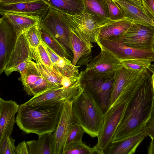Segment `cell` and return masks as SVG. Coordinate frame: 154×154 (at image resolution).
Returning <instances> with one entry per match:
<instances>
[{
    "instance_id": "cell-30",
    "label": "cell",
    "mask_w": 154,
    "mask_h": 154,
    "mask_svg": "<svg viewBox=\"0 0 154 154\" xmlns=\"http://www.w3.org/2000/svg\"><path fill=\"white\" fill-rule=\"evenodd\" d=\"M63 154H99V153L94 146L91 147L82 141L66 145Z\"/></svg>"
},
{
    "instance_id": "cell-22",
    "label": "cell",
    "mask_w": 154,
    "mask_h": 154,
    "mask_svg": "<svg viewBox=\"0 0 154 154\" xmlns=\"http://www.w3.org/2000/svg\"><path fill=\"white\" fill-rule=\"evenodd\" d=\"M50 57L53 67L61 74L66 76H79V66H74L72 61L57 55L42 40Z\"/></svg>"
},
{
    "instance_id": "cell-26",
    "label": "cell",
    "mask_w": 154,
    "mask_h": 154,
    "mask_svg": "<svg viewBox=\"0 0 154 154\" xmlns=\"http://www.w3.org/2000/svg\"><path fill=\"white\" fill-rule=\"evenodd\" d=\"M50 7L68 15L82 13L85 10L84 0H42Z\"/></svg>"
},
{
    "instance_id": "cell-35",
    "label": "cell",
    "mask_w": 154,
    "mask_h": 154,
    "mask_svg": "<svg viewBox=\"0 0 154 154\" xmlns=\"http://www.w3.org/2000/svg\"><path fill=\"white\" fill-rule=\"evenodd\" d=\"M15 140L10 136L0 144V154H16Z\"/></svg>"
},
{
    "instance_id": "cell-27",
    "label": "cell",
    "mask_w": 154,
    "mask_h": 154,
    "mask_svg": "<svg viewBox=\"0 0 154 154\" xmlns=\"http://www.w3.org/2000/svg\"><path fill=\"white\" fill-rule=\"evenodd\" d=\"M85 10L104 19H110L106 0H84Z\"/></svg>"
},
{
    "instance_id": "cell-31",
    "label": "cell",
    "mask_w": 154,
    "mask_h": 154,
    "mask_svg": "<svg viewBox=\"0 0 154 154\" xmlns=\"http://www.w3.org/2000/svg\"><path fill=\"white\" fill-rule=\"evenodd\" d=\"M122 65L127 69L133 70H143L148 69L152 62L144 58H136L121 60Z\"/></svg>"
},
{
    "instance_id": "cell-18",
    "label": "cell",
    "mask_w": 154,
    "mask_h": 154,
    "mask_svg": "<svg viewBox=\"0 0 154 154\" xmlns=\"http://www.w3.org/2000/svg\"><path fill=\"white\" fill-rule=\"evenodd\" d=\"M144 70L130 69L122 66L116 71L114 76L110 106L122 92L134 84Z\"/></svg>"
},
{
    "instance_id": "cell-5",
    "label": "cell",
    "mask_w": 154,
    "mask_h": 154,
    "mask_svg": "<svg viewBox=\"0 0 154 154\" xmlns=\"http://www.w3.org/2000/svg\"><path fill=\"white\" fill-rule=\"evenodd\" d=\"M39 26L42 30L64 47L72 60L71 29L66 14L50 7L45 16L41 20Z\"/></svg>"
},
{
    "instance_id": "cell-3",
    "label": "cell",
    "mask_w": 154,
    "mask_h": 154,
    "mask_svg": "<svg viewBox=\"0 0 154 154\" xmlns=\"http://www.w3.org/2000/svg\"><path fill=\"white\" fill-rule=\"evenodd\" d=\"M72 110L77 122L85 133L97 137L103 123L104 113L92 95L85 88L73 101Z\"/></svg>"
},
{
    "instance_id": "cell-32",
    "label": "cell",
    "mask_w": 154,
    "mask_h": 154,
    "mask_svg": "<svg viewBox=\"0 0 154 154\" xmlns=\"http://www.w3.org/2000/svg\"><path fill=\"white\" fill-rule=\"evenodd\" d=\"M24 33L30 46L33 48H37L42 41L39 24L32 27Z\"/></svg>"
},
{
    "instance_id": "cell-13",
    "label": "cell",
    "mask_w": 154,
    "mask_h": 154,
    "mask_svg": "<svg viewBox=\"0 0 154 154\" xmlns=\"http://www.w3.org/2000/svg\"><path fill=\"white\" fill-rule=\"evenodd\" d=\"M119 37L128 46L152 49L154 27L146 26L133 21L127 31Z\"/></svg>"
},
{
    "instance_id": "cell-38",
    "label": "cell",
    "mask_w": 154,
    "mask_h": 154,
    "mask_svg": "<svg viewBox=\"0 0 154 154\" xmlns=\"http://www.w3.org/2000/svg\"><path fill=\"white\" fill-rule=\"evenodd\" d=\"M142 4L149 15L154 20V0H142Z\"/></svg>"
},
{
    "instance_id": "cell-15",
    "label": "cell",
    "mask_w": 154,
    "mask_h": 154,
    "mask_svg": "<svg viewBox=\"0 0 154 154\" xmlns=\"http://www.w3.org/2000/svg\"><path fill=\"white\" fill-rule=\"evenodd\" d=\"M34 62L31 60L24 72L20 75L23 89L27 94L33 96L48 89L58 87L42 76Z\"/></svg>"
},
{
    "instance_id": "cell-23",
    "label": "cell",
    "mask_w": 154,
    "mask_h": 154,
    "mask_svg": "<svg viewBox=\"0 0 154 154\" xmlns=\"http://www.w3.org/2000/svg\"><path fill=\"white\" fill-rule=\"evenodd\" d=\"M2 15L12 24L18 37L32 27L39 24L41 20L38 18L13 13L6 12Z\"/></svg>"
},
{
    "instance_id": "cell-7",
    "label": "cell",
    "mask_w": 154,
    "mask_h": 154,
    "mask_svg": "<svg viewBox=\"0 0 154 154\" xmlns=\"http://www.w3.org/2000/svg\"><path fill=\"white\" fill-rule=\"evenodd\" d=\"M84 88L80 79L78 82L67 88L56 87L47 90L23 103L32 106H55L62 101H73Z\"/></svg>"
},
{
    "instance_id": "cell-43",
    "label": "cell",
    "mask_w": 154,
    "mask_h": 154,
    "mask_svg": "<svg viewBox=\"0 0 154 154\" xmlns=\"http://www.w3.org/2000/svg\"><path fill=\"white\" fill-rule=\"evenodd\" d=\"M148 69L150 72L152 73V75H151V78L154 93V69L150 65Z\"/></svg>"
},
{
    "instance_id": "cell-6",
    "label": "cell",
    "mask_w": 154,
    "mask_h": 154,
    "mask_svg": "<svg viewBox=\"0 0 154 154\" xmlns=\"http://www.w3.org/2000/svg\"><path fill=\"white\" fill-rule=\"evenodd\" d=\"M41 60L37 48L30 46L23 33L18 37L4 72L7 76L14 71L19 72L21 75L31 60L37 63Z\"/></svg>"
},
{
    "instance_id": "cell-36",
    "label": "cell",
    "mask_w": 154,
    "mask_h": 154,
    "mask_svg": "<svg viewBox=\"0 0 154 154\" xmlns=\"http://www.w3.org/2000/svg\"><path fill=\"white\" fill-rule=\"evenodd\" d=\"M37 48L43 63L47 67L53 68L49 55L42 41Z\"/></svg>"
},
{
    "instance_id": "cell-2",
    "label": "cell",
    "mask_w": 154,
    "mask_h": 154,
    "mask_svg": "<svg viewBox=\"0 0 154 154\" xmlns=\"http://www.w3.org/2000/svg\"><path fill=\"white\" fill-rule=\"evenodd\" d=\"M64 101L53 106L21 104L16 114V123L27 134L33 133L39 136L53 133L58 123Z\"/></svg>"
},
{
    "instance_id": "cell-42",
    "label": "cell",
    "mask_w": 154,
    "mask_h": 154,
    "mask_svg": "<svg viewBox=\"0 0 154 154\" xmlns=\"http://www.w3.org/2000/svg\"><path fill=\"white\" fill-rule=\"evenodd\" d=\"M130 2H131L134 4L135 5L137 6L138 7L143 10L145 11L147 13L146 11L144 8H143L142 4V0H128Z\"/></svg>"
},
{
    "instance_id": "cell-10",
    "label": "cell",
    "mask_w": 154,
    "mask_h": 154,
    "mask_svg": "<svg viewBox=\"0 0 154 154\" xmlns=\"http://www.w3.org/2000/svg\"><path fill=\"white\" fill-rule=\"evenodd\" d=\"M97 45L100 48L107 51L119 60L144 58L154 62L152 49H140L127 46L119 37L109 38H99Z\"/></svg>"
},
{
    "instance_id": "cell-9",
    "label": "cell",
    "mask_w": 154,
    "mask_h": 154,
    "mask_svg": "<svg viewBox=\"0 0 154 154\" xmlns=\"http://www.w3.org/2000/svg\"><path fill=\"white\" fill-rule=\"evenodd\" d=\"M80 81L97 100L105 114L111 104L114 75L109 77H93L80 72Z\"/></svg>"
},
{
    "instance_id": "cell-37",
    "label": "cell",
    "mask_w": 154,
    "mask_h": 154,
    "mask_svg": "<svg viewBox=\"0 0 154 154\" xmlns=\"http://www.w3.org/2000/svg\"><path fill=\"white\" fill-rule=\"evenodd\" d=\"M145 130L147 136L151 138H154V99L151 114L146 124Z\"/></svg>"
},
{
    "instance_id": "cell-14",
    "label": "cell",
    "mask_w": 154,
    "mask_h": 154,
    "mask_svg": "<svg viewBox=\"0 0 154 154\" xmlns=\"http://www.w3.org/2000/svg\"><path fill=\"white\" fill-rule=\"evenodd\" d=\"M0 20V73L4 72L18 38L13 26L2 15Z\"/></svg>"
},
{
    "instance_id": "cell-44",
    "label": "cell",
    "mask_w": 154,
    "mask_h": 154,
    "mask_svg": "<svg viewBox=\"0 0 154 154\" xmlns=\"http://www.w3.org/2000/svg\"><path fill=\"white\" fill-rule=\"evenodd\" d=\"M152 50L153 52V53L154 54V38L153 40V44H152Z\"/></svg>"
},
{
    "instance_id": "cell-40",
    "label": "cell",
    "mask_w": 154,
    "mask_h": 154,
    "mask_svg": "<svg viewBox=\"0 0 154 154\" xmlns=\"http://www.w3.org/2000/svg\"><path fill=\"white\" fill-rule=\"evenodd\" d=\"M36 0H2L0 1V4L11 5L31 2Z\"/></svg>"
},
{
    "instance_id": "cell-8",
    "label": "cell",
    "mask_w": 154,
    "mask_h": 154,
    "mask_svg": "<svg viewBox=\"0 0 154 154\" xmlns=\"http://www.w3.org/2000/svg\"><path fill=\"white\" fill-rule=\"evenodd\" d=\"M66 16L71 29L84 34L91 42L97 44L101 28L111 21L110 19L102 18L85 11L80 14Z\"/></svg>"
},
{
    "instance_id": "cell-29",
    "label": "cell",
    "mask_w": 154,
    "mask_h": 154,
    "mask_svg": "<svg viewBox=\"0 0 154 154\" xmlns=\"http://www.w3.org/2000/svg\"><path fill=\"white\" fill-rule=\"evenodd\" d=\"M41 31L42 40L51 50L60 56L66 57L70 60L71 59L72 61L71 57L63 45L41 29Z\"/></svg>"
},
{
    "instance_id": "cell-17",
    "label": "cell",
    "mask_w": 154,
    "mask_h": 154,
    "mask_svg": "<svg viewBox=\"0 0 154 154\" xmlns=\"http://www.w3.org/2000/svg\"><path fill=\"white\" fill-rule=\"evenodd\" d=\"M50 6L42 0L11 5L0 4V14L11 12L38 18L42 20Z\"/></svg>"
},
{
    "instance_id": "cell-45",
    "label": "cell",
    "mask_w": 154,
    "mask_h": 154,
    "mask_svg": "<svg viewBox=\"0 0 154 154\" xmlns=\"http://www.w3.org/2000/svg\"><path fill=\"white\" fill-rule=\"evenodd\" d=\"M150 66L154 69V64H151Z\"/></svg>"
},
{
    "instance_id": "cell-21",
    "label": "cell",
    "mask_w": 154,
    "mask_h": 154,
    "mask_svg": "<svg viewBox=\"0 0 154 154\" xmlns=\"http://www.w3.org/2000/svg\"><path fill=\"white\" fill-rule=\"evenodd\" d=\"M120 7L126 17L146 26L154 27V23L147 13L128 0H112Z\"/></svg>"
},
{
    "instance_id": "cell-47",
    "label": "cell",
    "mask_w": 154,
    "mask_h": 154,
    "mask_svg": "<svg viewBox=\"0 0 154 154\" xmlns=\"http://www.w3.org/2000/svg\"><path fill=\"white\" fill-rule=\"evenodd\" d=\"M1 0H0V1H1Z\"/></svg>"
},
{
    "instance_id": "cell-1",
    "label": "cell",
    "mask_w": 154,
    "mask_h": 154,
    "mask_svg": "<svg viewBox=\"0 0 154 154\" xmlns=\"http://www.w3.org/2000/svg\"><path fill=\"white\" fill-rule=\"evenodd\" d=\"M154 93L150 72L129 102L112 140L127 137L145 130L153 105Z\"/></svg>"
},
{
    "instance_id": "cell-16",
    "label": "cell",
    "mask_w": 154,
    "mask_h": 154,
    "mask_svg": "<svg viewBox=\"0 0 154 154\" xmlns=\"http://www.w3.org/2000/svg\"><path fill=\"white\" fill-rule=\"evenodd\" d=\"M19 106L14 101L0 98V144L13 132Z\"/></svg>"
},
{
    "instance_id": "cell-28",
    "label": "cell",
    "mask_w": 154,
    "mask_h": 154,
    "mask_svg": "<svg viewBox=\"0 0 154 154\" xmlns=\"http://www.w3.org/2000/svg\"><path fill=\"white\" fill-rule=\"evenodd\" d=\"M35 64L42 75L48 81L58 87H62V84L66 76L57 72L54 68H51L45 65L42 61Z\"/></svg>"
},
{
    "instance_id": "cell-34",
    "label": "cell",
    "mask_w": 154,
    "mask_h": 154,
    "mask_svg": "<svg viewBox=\"0 0 154 154\" xmlns=\"http://www.w3.org/2000/svg\"><path fill=\"white\" fill-rule=\"evenodd\" d=\"M106 0L111 20L117 21L127 17L119 6L116 2L112 0Z\"/></svg>"
},
{
    "instance_id": "cell-19",
    "label": "cell",
    "mask_w": 154,
    "mask_h": 154,
    "mask_svg": "<svg viewBox=\"0 0 154 154\" xmlns=\"http://www.w3.org/2000/svg\"><path fill=\"white\" fill-rule=\"evenodd\" d=\"M147 136L145 130L122 139L112 141L104 154H133Z\"/></svg>"
},
{
    "instance_id": "cell-25",
    "label": "cell",
    "mask_w": 154,
    "mask_h": 154,
    "mask_svg": "<svg viewBox=\"0 0 154 154\" xmlns=\"http://www.w3.org/2000/svg\"><path fill=\"white\" fill-rule=\"evenodd\" d=\"M133 21L127 17L119 20L111 21L101 28L99 33V38L118 37L127 31Z\"/></svg>"
},
{
    "instance_id": "cell-41",
    "label": "cell",
    "mask_w": 154,
    "mask_h": 154,
    "mask_svg": "<svg viewBox=\"0 0 154 154\" xmlns=\"http://www.w3.org/2000/svg\"><path fill=\"white\" fill-rule=\"evenodd\" d=\"M151 139V140L148 149V153L149 154H154V138Z\"/></svg>"
},
{
    "instance_id": "cell-12",
    "label": "cell",
    "mask_w": 154,
    "mask_h": 154,
    "mask_svg": "<svg viewBox=\"0 0 154 154\" xmlns=\"http://www.w3.org/2000/svg\"><path fill=\"white\" fill-rule=\"evenodd\" d=\"M100 49V53L82 71L84 73L93 77L107 78L114 75L122 66L119 59L105 50Z\"/></svg>"
},
{
    "instance_id": "cell-20",
    "label": "cell",
    "mask_w": 154,
    "mask_h": 154,
    "mask_svg": "<svg viewBox=\"0 0 154 154\" xmlns=\"http://www.w3.org/2000/svg\"><path fill=\"white\" fill-rule=\"evenodd\" d=\"M71 40L73 51L72 64L76 66L78 62L80 63L90 59L93 46L88 37L83 34L71 29Z\"/></svg>"
},
{
    "instance_id": "cell-24",
    "label": "cell",
    "mask_w": 154,
    "mask_h": 154,
    "mask_svg": "<svg viewBox=\"0 0 154 154\" xmlns=\"http://www.w3.org/2000/svg\"><path fill=\"white\" fill-rule=\"evenodd\" d=\"M26 142L29 154H54L53 133L39 136Z\"/></svg>"
},
{
    "instance_id": "cell-33",
    "label": "cell",
    "mask_w": 154,
    "mask_h": 154,
    "mask_svg": "<svg viewBox=\"0 0 154 154\" xmlns=\"http://www.w3.org/2000/svg\"><path fill=\"white\" fill-rule=\"evenodd\" d=\"M84 133L85 131L82 127L77 122H76L73 125L69 133L66 145L72 143L82 142Z\"/></svg>"
},
{
    "instance_id": "cell-11",
    "label": "cell",
    "mask_w": 154,
    "mask_h": 154,
    "mask_svg": "<svg viewBox=\"0 0 154 154\" xmlns=\"http://www.w3.org/2000/svg\"><path fill=\"white\" fill-rule=\"evenodd\" d=\"M72 101H64L59 120L53 132L54 154H63L71 130L77 122L72 107Z\"/></svg>"
},
{
    "instance_id": "cell-46",
    "label": "cell",
    "mask_w": 154,
    "mask_h": 154,
    "mask_svg": "<svg viewBox=\"0 0 154 154\" xmlns=\"http://www.w3.org/2000/svg\"><path fill=\"white\" fill-rule=\"evenodd\" d=\"M153 20V22L154 23V20Z\"/></svg>"
},
{
    "instance_id": "cell-4",
    "label": "cell",
    "mask_w": 154,
    "mask_h": 154,
    "mask_svg": "<svg viewBox=\"0 0 154 154\" xmlns=\"http://www.w3.org/2000/svg\"><path fill=\"white\" fill-rule=\"evenodd\" d=\"M137 91L131 90L121 94L104 114L103 123L94 147L99 154L104 151L112 141L130 101Z\"/></svg>"
},
{
    "instance_id": "cell-39",
    "label": "cell",
    "mask_w": 154,
    "mask_h": 154,
    "mask_svg": "<svg viewBox=\"0 0 154 154\" xmlns=\"http://www.w3.org/2000/svg\"><path fill=\"white\" fill-rule=\"evenodd\" d=\"M15 152L16 154H29L26 142L24 140L15 146Z\"/></svg>"
}]
</instances>
